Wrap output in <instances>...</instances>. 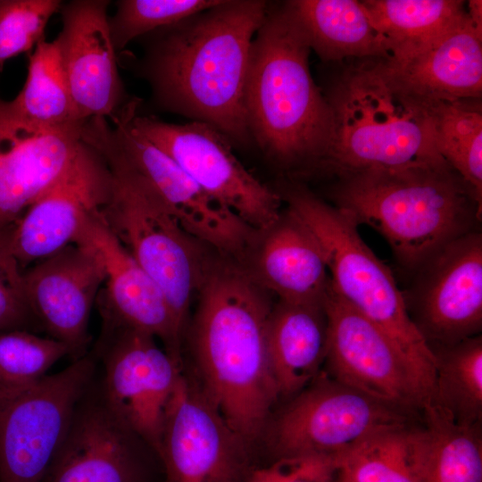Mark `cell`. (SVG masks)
Returning a JSON list of instances; mask_svg holds the SVG:
<instances>
[{"instance_id":"cell-32","label":"cell","mask_w":482,"mask_h":482,"mask_svg":"<svg viewBox=\"0 0 482 482\" xmlns=\"http://www.w3.org/2000/svg\"><path fill=\"white\" fill-rule=\"evenodd\" d=\"M70 356L68 347L47 336L28 329L0 332V386L24 387L48 374L60 359Z\"/></svg>"},{"instance_id":"cell-7","label":"cell","mask_w":482,"mask_h":482,"mask_svg":"<svg viewBox=\"0 0 482 482\" xmlns=\"http://www.w3.org/2000/svg\"><path fill=\"white\" fill-rule=\"evenodd\" d=\"M138 107L131 105L111 123L104 118L86 120L81 138L107 164L120 167L141 179L191 237L222 257L241 259L256 230L214 201L132 126L130 120Z\"/></svg>"},{"instance_id":"cell-33","label":"cell","mask_w":482,"mask_h":482,"mask_svg":"<svg viewBox=\"0 0 482 482\" xmlns=\"http://www.w3.org/2000/svg\"><path fill=\"white\" fill-rule=\"evenodd\" d=\"M220 0H120L109 17L112 41L119 54L134 39L179 23Z\"/></svg>"},{"instance_id":"cell-13","label":"cell","mask_w":482,"mask_h":482,"mask_svg":"<svg viewBox=\"0 0 482 482\" xmlns=\"http://www.w3.org/2000/svg\"><path fill=\"white\" fill-rule=\"evenodd\" d=\"M328 340L326 373L379 402L412 414L431 398L390 337L329 287L324 303Z\"/></svg>"},{"instance_id":"cell-15","label":"cell","mask_w":482,"mask_h":482,"mask_svg":"<svg viewBox=\"0 0 482 482\" xmlns=\"http://www.w3.org/2000/svg\"><path fill=\"white\" fill-rule=\"evenodd\" d=\"M247 445L202 387L181 372L157 452L165 482H239Z\"/></svg>"},{"instance_id":"cell-24","label":"cell","mask_w":482,"mask_h":482,"mask_svg":"<svg viewBox=\"0 0 482 482\" xmlns=\"http://www.w3.org/2000/svg\"><path fill=\"white\" fill-rule=\"evenodd\" d=\"M324 304L278 301L267 329L270 371L279 398H291L320 373L327 351Z\"/></svg>"},{"instance_id":"cell-19","label":"cell","mask_w":482,"mask_h":482,"mask_svg":"<svg viewBox=\"0 0 482 482\" xmlns=\"http://www.w3.org/2000/svg\"><path fill=\"white\" fill-rule=\"evenodd\" d=\"M110 1L62 4L57 41L78 119L118 118L133 101L124 88L107 13Z\"/></svg>"},{"instance_id":"cell-22","label":"cell","mask_w":482,"mask_h":482,"mask_svg":"<svg viewBox=\"0 0 482 482\" xmlns=\"http://www.w3.org/2000/svg\"><path fill=\"white\" fill-rule=\"evenodd\" d=\"M241 266L278 301L324 304L330 287L321 248L303 222L288 209L268 229L258 231Z\"/></svg>"},{"instance_id":"cell-10","label":"cell","mask_w":482,"mask_h":482,"mask_svg":"<svg viewBox=\"0 0 482 482\" xmlns=\"http://www.w3.org/2000/svg\"><path fill=\"white\" fill-rule=\"evenodd\" d=\"M97 363L89 353L24 387L0 386V482H43Z\"/></svg>"},{"instance_id":"cell-35","label":"cell","mask_w":482,"mask_h":482,"mask_svg":"<svg viewBox=\"0 0 482 482\" xmlns=\"http://www.w3.org/2000/svg\"><path fill=\"white\" fill-rule=\"evenodd\" d=\"M12 229H0V332L37 328L27 304L23 288V270L10 245Z\"/></svg>"},{"instance_id":"cell-14","label":"cell","mask_w":482,"mask_h":482,"mask_svg":"<svg viewBox=\"0 0 482 482\" xmlns=\"http://www.w3.org/2000/svg\"><path fill=\"white\" fill-rule=\"evenodd\" d=\"M403 293L409 315L430 349L481 335L482 234L450 242L414 272Z\"/></svg>"},{"instance_id":"cell-30","label":"cell","mask_w":482,"mask_h":482,"mask_svg":"<svg viewBox=\"0 0 482 482\" xmlns=\"http://www.w3.org/2000/svg\"><path fill=\"white\" fill-rule=\"evenodd\" d=\"M28 57L26 80L12 99L21 113L50 127L84 122L76 114L57 41H40Z\"/></svg>"},{"instance_id":"cell-37","label":"cell","mask_w":482,"mask_h":482,"mask_svg":"<svg viewBox=\"0 0 482 482\" xmlns=\"http://www.w3.org/2000/svg\"><path fill=\"white\" fill-rule=\"evenodd\" d=\"M467 14L470 20L478 28L482 29V2L481 0L469 1Z\"/></svg>"},{"instance_id":"cell-36","label":"cell","mask_w":482,"mask_h":482,"mask_svg":"<svg viewBox=\"0 0 482 482\" xmlns=\"http://www.w3.org/2000/svg\"><path fill=\"white\" fill-rule=\"evenodd\" d=\"M337 461L320 457L277 458L270 466L249 472L239 482H333Z\"/></svg>"},{"instance_id":"cell-6","label":"cell","mask_w":482,"mask_h":482,"mask_svg":"<svg viewBox=\"0 0 482 482\" xmlns=\"http://www.w3.org/2000/svg\"><path fill=\"white\" fill-rule=\"evenodd\" d=\"M284 196L287 209L318 241L331 290L390 337L432 398L436 357L412 322L390 269L367 245L358 225L344 211L302 187L290 188Z\"/></svg>"},{"instance_id":"cell-12","label":"cell","mask_w":482,"mask_h":482,"mask_svg":"<svg viewBox=\"0 0 482 482\" xmlns=\"http://www.w3.org/2000/svg\"><path fill=\"white\" fill-rule=\"evenodd\" d=\"M91 353L96 380L112 411L156 453L165 411L182 372L149 334L121 327H101Z\"/></svg>"},{"instance_id":"cell-25","label":"cell","mask_w":482,"mask_h":482,"mask_svg":"<svg viewBox=\"0 0 482 482\" xmlns=\"http://www.w3.org/2000/svg\"><path fill=\"white\" fill-rule=\"evenodd\" d=\"M286 4L311 50L323 61L389 59L385 42L361 1L294 0Z\"/></svg>"},{"instance_id":"cell-3","label":"cell","mask_w":482,"mask_h":482,"mask_svg":"<svg viewBox=\"0 0 482 482\" xmlns=\"http://www.w3.org/2000/svg\"><path fill=\"white\" fill-rule=\"evenodd\" d=\"M310 51L286 2L270 4L252 42L244 106L251 139L285 168L322 166L333 138L332 110L312 77Z\"/></svg>"},{"instance_id":"cell-8","label":"cell","mask_w":482,"mask_h":482,"mask_svg":"<svg viewBox=\"0 0 482 482\" xmlns=\"http://www.w3.org/2000/svg\"><path fill=\"white\" fill-rule=\"evenodd\" d=\"M110 195L101 209L106 224L155 282L183 340L192 298L211 256L137 177L114 165Z\"/></svg>"},{"instance_id":"cell-27","label":"cell","mask_w":482,"mask_h":482,"mask_svg":"<svg viewBox=\"0 0 482 482\" xmlns=\"http://www.w3.org/2000/svg\"><path fill=\"white\" fill-rule=\"evenodd\" d=\"M427 435L412 423L378 432L337 462L352 482H423Z\"/></svg>"},{"instance_id":"cell-9","label":"cell","mask_w":482,"mask_h":482,"mask_svg":"<svg viewBox=\"0 0 482 482\" xmlns=\"http://www.w3.org/2000/svg\"><path fill=\"white\" fill-rule=\"evenodd\" d=\"M415 415L320 372L273 420L270 443L277 458L310 456L337 463L369 437L412 423Z\"/></svg>"},{"instance_id":"cell-16","label":"cell","mask_w":482,"mask_h":482,"mask_svg":"<svg viewBox=\"0 0 482 482\" xmlns=\"http://www.w3.org/2000/svg\"><path fill=\"white\" fill-rule=\"evenodd\" d=\"M153 454L109 407L96 372L43 482H146Z\"/></svg>"},{"instance_id":"cell-31","label":"cell","mask_w":482,"mask_h":482,"mask_svg":"<svg viewBox=\"0 0 482 482\" xmlns=\"http://www.w3.org/2000/svg\"><path fill=\"white\" fill-rule=\"evenodd\" d=\"M436 149L482 204V107L480 99L433 102Z\"/></svg>"},{"instance_id":"cell-1","label":"cell","mask_w":482,"mask_h":482,"mask_svg":"<svg viewBox=\"0 0 482 482\" xmlns=\"http://www.w3.org/2000/svg\"><path fill=\"white\" fill-rule=\"evenodd\" d=\"M270 4L220 0L144 37L133 70L160 109L207 123L230 141L251 139L244 94L253 39Z\"/></svg>"},{"instance_id":"cell-34","label":"cell","mask_w":482,"mask_h":482,"mask_svg":"<svg viewBox=\"0 0 482 482\" xmlns=\"http://www.w3.org/2000/svg\"><path fill=\"white\" fill-rule=\"evenodd\" d=\"M60 0H0V71L11 58L30 54L45 39Z\"/></svg>"},{"instance_id":"cell-18","label":"cell","mask_w":482,"mask_h":482,"mask_svg":"<svg viewBox=\"0 0 482 482\" xmlns=\"http://www.w3.org/2000/svg\"><path fill=\"white\" fill-rule=\"evenodd\" d=\"M24 295L38 331L63 343L71 362L89 353L88 324L100 287L102 262L87 243L70 245L23 271Z\"/></svg>"},{"instance_id":"cell-4","label":"cell","mask_w":482,"mask_h":482,"mask_svg":"<svg viewBox=\"0 0 482 482\" xmlns=\"http://www.w3.org/2000/svg\"><path fill=\"white\" fill-rule=\"evenodd\" d=\"M336 206L388 243L414 272L456 238L475 230L482 204L448 164L364 170L340 177Z\"/></svg>"},{"instance_id":"cell-21","label":"cell","mask_w":482,"mask_h":482,"mask_svg":"<svg viewBox=\"0 0 482 482\" xmlns=\"http://www.w3.org/2000/svg\"><path fill=\"white\" fill-rule=\"evenodd\" d=\"M100 212L83 219L74 240L90 245L104 268V287L96 301L101 327L128 328L149 334L161 340L163 348L180 362L182 338L164 295L110 229Z\"/></svg>"},{"instance_id":"cell-2","label":"cell","mask_w":482,"mask_h":482,"mask_svg":"<svg viewBox=\"0 0 482 482\" xmlns=\"http://www.w3.org/2000/svg\"><path fill=\"white\" fill-rule=\"evenodd\" d=\"M197 293L190 333L200 386L249 444L279 399L267 351L272 306L267 291L222 256L211 258Z\"/></svg>"},{"instance_id":"cell-28","label":"cell","mask_w":482,"mask_h":482,"mask_svg":"<svg viewBox=\"0 0 482 482\" xmlns=\"http://www.w3.org/2000/svg\"><path fill=\"white\" fill-rule=\"evenodd\" d=\"M427 435L423 482H482L481 424H456L431 403L422 412Z\"/></svg>"},{"instance_id":"cell-23","label":"cell","mask_w":482,"mask_h":482,"mask_svg":"<svg viewBox=\"0 0 482 482\" xmlns=\"http://www.w3.org/2000/svg\"><path fill=\"white\" fill-rule=\"evenodd\" d=\"M387 62L404 84L430 101L481 97L482 29L467 13L407 56Z\"/></svg>"},{"instance_id":"cell-17","label":"cell","mask_w":482,"mask_h":482,"mask_svg":"<svg viewBox=\"0 0 482 482\" xmlns=\"http://www.w3.org/2000/svg\"><path fill=\"white\" fill-rule=\"evenodd\" d=\"M112 175L102 155L82 138L62 174L13 227L11 250L24 271L73 242L83 219L107 202Z\"/></svg>"},{"instance_id":"cell-5","label":"cell","mask_w":482,"mask_h":482,"mask_svg":"<svg viewBox=\"0 0 482 482\" xmlns=\"http://www.w3.org/2000/svg\"><path fill=\"white\" fill-rule=\"evenodd\" d=\"M334 131L324 167L340 177L372 170L447 164L435 140L433 102L412 91L386 59L347 68L326 96Z\"/></svg>"},{"instance_id":"cell-29","label":"cell","mask_w":482,"mask_h":482,"mask_svg":"<svg viewBox=\"0 0 482 482\" xmlns=\"http://www.w3.org/2000/svg\"><path fill=\"white\" fill-rule=\"evenodd\" d=\"M432 351L436 369L431 403L445 410L460 426L481 424V335Z\"/></svg>"},{"instance_id":"cell-20","label":"cell","mask_w":482,"mask_h":482,"mask_svg":"<svg viewBox=\"0 0 482 482\" xmlns=\"http://www.w3.org/2000/svg\"><path fill=\"white\" fill-rule=\"evenodd\" d=\"M84 122L50 127L23 116L0 97V229H12L62 174L81 142Z\"/></svg>"},{"instance_id":"cell-26","label":"cell","mask_w":482,"mask_h":482,"mask_svg":"<svg viewBox=\"0 0 482 482\" xmlns=\"http://www.w3.org/2000/svg\"><path fill=\"white\" fill-rule=\"evenodd\" d=\"M382 37L390 61L400 60L441 35L467 13L458 0L361 1Z\"/></svg>"},{"instance_id":"cell-11","label":"cell","mask_w":482,"mask_h":482,"mask_svg":"<svg viewBox=\"0 0 482 482\" xmlns=\"http://www.w3.org/2000/svg\"><path fill=\"white\" fill-rule=\"evenodd\" d=\"M130 121L208 195L256 231L268 229L280 217L281 195L242 164L231 141L216 128L195 120L165 122L137 112Z\"/></svg>"},{"instance_id":"cell-38","label":"cell","mask_w":482,"mask_h":482,"mask_svg":"<svg viewBox=\"0 0 482 482\" xmlns=\"http://www.w3.org/2000/svg\"><path fill=\"white\" fill-rule=\"evenodd\" d=\"M333 482H352L349 478L338 469L336 478Z\"/></svg>"}]
</instances>
